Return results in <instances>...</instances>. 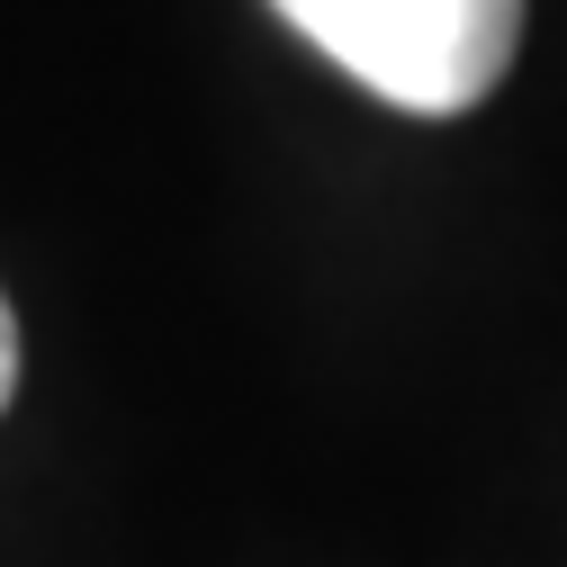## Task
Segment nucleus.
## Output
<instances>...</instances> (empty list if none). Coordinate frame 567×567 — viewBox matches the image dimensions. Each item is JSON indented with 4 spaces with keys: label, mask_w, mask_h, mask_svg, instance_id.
Listing matches in <instances>:
<instances>
[{
    "label": "nucleus",
    "mask_w": 567,
    "mask_h": 567,
    "mask_svg": "<svg viewBox=\"0 0 567 567\" xmlns=\"http://www.w3.org/2000/svg\"><path fill=\"white\" fill-rule=\"evenodd\" d=\"M10 388H19V316L0 298V405H10Z\"/></svg>",
    "instance_id": "f03ea898"
},
{
    "label": "nucleus",
    "mask_w": 567,
    "mask_h": 567,
    "mask_svg": "<svg viewBox=\"0 0 567 567\" xmlns=\"http://www.w3.org/2000/svg\"><path fill=\"white\" fill-rule=\"evenodd\" d=\"M316 54L414 117L477 109L523 45V0H270Z\"/></svg>",
    "instance_id": "f257e3e1"
}]
</instances>
